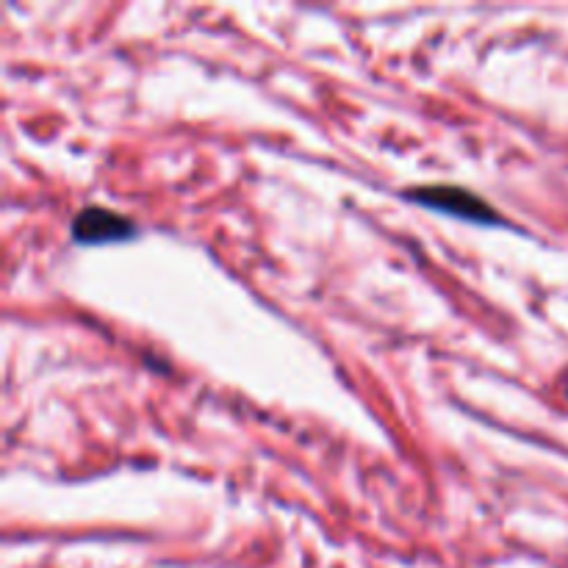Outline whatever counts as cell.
<instances>
[{
    "label": "cell",
    "mask_w": 568,
    "mask_h": 568,
    "mask_svg": "<svg viewBox=\"0 0 568 568\" xmlns=\"http://www.w3.org/2000/svg\"><path fill=\"white\" fill-rule=\"evenodd\" d=\"M408 197H414V203L427 205L433 211H442V214L460 216V220L480 222V225H499L503 216L491 209L488 203H483L477 194L466 192L458 186H425L408 192Z\"/></svg>",
    "instance_id": "1"
},
{
    "label": "cell",
    "mask_w": 568,
    "mask_h": 568,
    "mask_svg": "<svg viewBox=\"0 0 568 568\" xmlns=\"http://www.w3.org/2000/svg\"><path fill=\"white\" fill-rule=\"evenodd\" d=\"M136 236V225L128 216L116 214V211L100 209H83L81 214L72 220V239L81 244H111L125 242V239Z\"/></svg>",
    "instance_id": "2"
}]
</instances>
